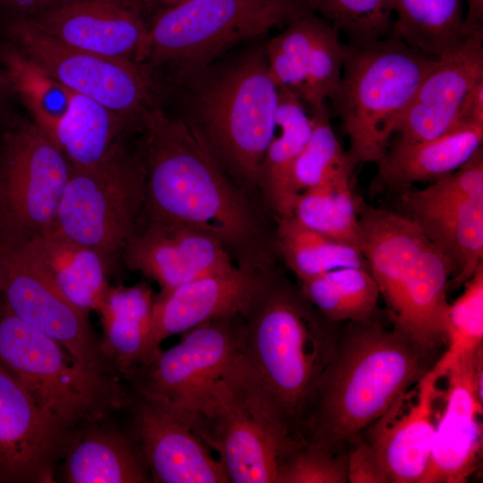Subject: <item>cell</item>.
I'll return each instance as SVG.
<instances>
[{
  "label": "cell",
  "mask_w": 483,
  "mask_h": 483,
  "mask_svg": "<svg viewBox=\"0 0 483 483\" xmlns=\"http://www.w3.org/2000/svg\"><path fill=\"white\" fill-rule=\"evenodd\" d=\"M140 131L146 173L141 217L199 229L217 240L238 267L273 270L275 242L259 213L191 128L157 106Z\"/></svg>",
  "instance_id": "obj_1"
},
{
  "label": "cell",
  "mask_w": 483,
  "mask_h": 483,
  "mask_svg": "<svg viewBox=\"0 0 483 483\" xmlns=\"http://www.w3.org/2000/svg\"><path fill=\"white\" fill-rule=\"evenodd\" d=\"M275 271L245 318L242 359L261 394L299 441L304 440L319 384L341 330Z\"/></svg>",
  "instance_id": "obj_2"
},
{
  "label": "cell",
  "mask_w": 483,
  "mask_h": 483,
  "mask_svg": "<svg viewBox=\"0 0 483 483\" xmlns=\"http://www.w3.org/2000/svg\"><path fill=\"white\" fill-rule=\"evenodd\" d=\"M436 352L375 318L347 322L319 384L304 440L347 447L431 369Z\"/></svg>",
  "instance_id": "obj_3"
},
{
  "label": "cell",
  "mask_w": 483,
  "mask_h": 483,
  "mask_svg": "<svg viewBox=\"0 0 483 483\" xmlns=\"http://www.w3.org/2000/svg\"><path fill=\"white\" fill-rule=\"evenodd\" d=\"M196 77L186 120L239 186L258 190L265 152L276 131L278 89L266 49H255L225 67Z\"/></svg>",
  "instance_id": "obj_4"
},
{
  "label": "cell",
  "mask_w": 483,
  "mask_h": 483,
  "mask_svg": "<svg viewBox=\"0 0 483 483\" xmlns=\"http://www.w3.org/2000/svg\"><path fill=\"white\" fill-rule=\"evenodd\" d=\"M436 60L393 36L366 46L348 45L331 100L348 136L347 155L353 166L383 157Z\"/></svg>",
  "instance_id": "obj_5"
},
{
  "label": "cell",
  "mask_w": 483,
  "mask_h": 483,
  "mask_svg": "<svg viewBox=\"0 0 483 483\" xmlns=\"http://www.w3.org/2000/svg\"><path fill=\"white\" fill-rule=\"evenodd\" d=\"M178 411L215 453L233 483H277L285 457L301 442L261 394L241 354L187 409Z\"/></svg>",
  "instance_id": "obj_6"
},
{
  "label": "cell",
  "mask_w": 483,
  "mask_h": 483,
  "mask_svg": "<svg viewBox=\"0 0 483 483\" xmlns=\"http://www.w3.org/2000/svg\"><path fill=\"white\" fill-rule=\"evenodd\" d=\"M0 365L66 431L73 433L130 405L121 378L96 372L19 318L0 296Z\"/></svg>",
  "instance_id": "obj_7"
},
{
  "label": "cell",
  "mask_w": 483,
  "mask_h": 483,
  "mask_svg": "<svg viewBox=\"0 0 483 483\" xmlns=\"http://www.w3.org/2000/svg\"><path fill=\"white\" fill-rule=\"evenodd\" d=\"M306 10L304 0H186L156 12L142 63L191 79L231 47L285 28Z\"/></svg>",
  "instance_id": "obj_8"
},
{
  "label": "cell",
  "mask_w": 483,
  "mask_h": 483,
  "mask_svg": "<svg viewBox=\"0 0 483 483\" xmlns=\"http://www.w3.org/2000/svg\"><path fill=\"white\" fill-rule=\"evenodd\" d=\"M140 141L123 136L98 163L72 166L54 228L100 253L113 271L136 231L145 201Z\"/></svg>",
  "instance_id": "obj_9"
},
{
  "label": "cell",
  "mask_w": 483,
  "mask_h": 483,
  "mask_svg": "<svg viewBox=\"0 0 483 483\" xmlns=\"http://www.w3.org/2000/svg\"><path fill=\"white\" fill-rule=\"evenodd\" d=\"M72 165L31 119L0 141V243L14 247L52 229Z\"/></svg>",
  "instance_id": "obj_10"
},
{
  "label": "cell",
  "mask_w": 483,
  "mask_h": 483,
  "mask_svg": "<svg viewBox=\"0 0 483 483\" xmlns=\"http://www.w3.org/2000/svg\"><path fill=\"white\" fill-rule=\"evenodd\" d=\"M0 21L11 42L72 92L94 99L139 127L157 107L156 81L144 63L68 46L21 18Z\"/></svg>",
  "instance_id": "obj_11"
},
{
  "label": "cell",
  "mask_w": 483,
  "mask_h": 483,
  "mask_svg": "<svg viewBox=\"0 0 483 483\" xmlns=\"http://www.w3.org/2000/svg\"><path fill=\"white\" fill-rule=\"evenodd\" d=\"M244 321L242 316L216 318L182 333L177 344L139 369L128 387L176 411L187 409L241 354Z\"/></svg>",
  "instance_id": "obj_12"
},
{
  "label": "cell",
  "mask_w": 483,
  "mask_h": 483,
  "mask_svg": "<svg viewBox=\"0 0 483 483\" xmlns=\"http://www.w3.org/2000/svg\"><path fill=\"white\" fill-rule=\"evenodd\" d=\"M2 249L0 296L7 307L26 324L56 341L83 366L121 378L102 355L89 313L61 292L24 246L2 244Z\"/></svg>",
  "instance_id": "obj_13"
},
{
  "label": "cell",
  "mask_w": 483,
  "mask_h": 483,
  "mask_svg": "<svg viewBox=\"0 0 483 483\" xmlns=\"http://www.w3.org/2000/svg\"><path fill=\"white\" fill-rule=\"evenodd\" d=\"M347 48L329 22L306 10L265 47L268 72L277 87L318 110L339 86Z\"/></svg>",
  "instance_id": "obj_14"
},
{
  "label": "cell",
  "mask_w": 483,
  "mask_h": 483,
  "mask_svg": "<svg viewBox=\"0 0 483 483\" xmlns=\"http://www.w3.org/2000/svg\"><path fill=\"white\" fill-rule=\"evenodd\" d=\"M72 433L0 365V483H52Z\"/></svg>",
  "instance_id": "obj_15"
},
{
  "label": "cell",
  "mask_w": 483,
  "mask_h": 483,
  "mask_svg": "<svg viewBox=\"0 0 483 483\" xmlns=\"http://www.w3.org/2000/svg\"><path fill=\"white\" fill-rule=\"evenodd\" d=\"M128 407V428L152 482L230 483L220 460L180 411L133 394Z\"/></svg>",
  "instance_id": "obj_16"
},
{
  "label": "cell",
  "mask_w": 483,
  "mask_h": 483,
  "mask_svg": "<svg viewBox=\"0 0 483 483\" xmlns=\"http://www.w3.org/2000/svg\"><path fill=\"white\" fill-rule=\"evenodd\" d=\"M445 404L436 423L429 462L419 483H464L482 449L483 348L462 356L445 374Z\"/></svg>",
  "instance_id": "obj_17"
},
{
  "label": "cell",
  "mask_w": 483,
  "mask_h": 483,
  "mask_svg": "<svg viewBox=\"0 0 483 483\" xmlns=\"http://www.w3.org/2000/svg\"><path fill=\"white\" fill-rule=\"evenodd\" d=\"M234 268L205 276L154 296L149 341L154 351L174 335H182L212 319L246 318L266 289L273 273Z\"/></svg>",
  "instance_id": "obj_18"
},
{
  "label": "cell",
  "mask_w": 483,
  "mask_h": 483,
  "mask_svg": "<svg viewBox=\"0 0 483 483\" xmlns=\"http://www.w3.org/2000/svg\"><path fill=\"white\" fill-rule=\"evenodd\" d=\"M122 263L167 290L229 271V252L214 237L190 225L142 218L127 242Z\"/></svg>",
  "instance_id": "obj_19"
},
{
  "label": "cell",
  "mask_w": 483,
  "mask_h": 483,
  "mask_svg": "<svg viewBox=\"0 0 483 483\" xmlns=\"http://www.w3.org/2000/svg\"><path fill=\"white\" fill-rule=\"evenodd\" d=\"M21 19L68 46L142 63L148 24L138 0H62Z\"/></svg>",
  "instance_id": "obj_20"
},
{
  "label": "cell",
  "mask_w": 483,
  "mask_h": 483,
  "mask_svg": "<svg viewBox=\"0 0 483 483\" xmlns=\"http://www.w3.org/2000/svg\"><path fill=\"white\" fill-rule=\"evenodd\" d=\"M483 81V32L470 35L455 50L438 58L420 82L398 123L397 140L426 141L466 125L464 107Z\"/></svg>",
  "instance_id": "obj_21"
},
{
  "label": "cell",
  "mask_w": 483,
  "mask_h": 483,
  "mask_svg": "<svg viewBox=\"0 0 483 483\" xmlns=\"http://www.w3.org/2000/svg\"><path fill=\"white\" fill-rule=\"evenodd\" d=\"M439 375L432 369L401 394L368 429L364 437L374 448L391 483H419L425 473L433 445L435 402Z\"/></svg>",
  "instance_id": "obj_22"
},
{
  "label": "cell",
  "mask_w": 483,
  "mask_h": 483,
  "mask_svg": "<svg viewBox=\"0 0 483 483\" xmlns=\"http://www.w3.org/2000/svg\"><path fill=\"white\" fill-rule=\"evenodd\" d=\"M361 249L392 319L398 312L402 285L428 242L419 225L402 213L358 200Z\"/></svg>",
  "instance_id": "obj_23"
},
{
  "label": "cell",
  "mask_w": 483,
  "mask_h": 483,
  "mask_svg": "<svg viewBox=\"0 0 483 483\" xmlns=\"http://www.w3.org/2000/svg\"><path fill=\"white\" fill-rule=\"evenodd\" d=\"M109 418L72 433L61 459L66 483H150L142 454L129 428Z\"/></svg>",
  "instance_id": "obj_24"
},
{
  "label": "cell",
  "mask_w": 483,
  "mask_h": 483,
  "mask_svg": "<svg viewBox=\"0 0 483 483\" xmlns=\"http://www.w3.org/2000/svg\"><path fill=\"white\" fill-rule=\"evenodd\" d=\"M483 126L462 125L433 140H395L376 163L371 187L402 192L415 182H435L457 170L482 147Z\"/></svg>",
  "instance_id": "obj_25"
},
{
  "label": "cell",
  "mask_w": 483,
  "mask_h": 483,
  "mask_svg": "<svg viewBox=\"0 0 483 483\" xmlns=\"http://www.w3.org/2000/svg\"><path fill=\"white\" fill-rule=\"evenodd\" d=\"M152 289L140 282L131 286H109L97 309L102 336L99 345L110 369L127 382L160 352L149 341Z\"/></svg>",
  "instance_id": "obj_26"
},
{
  "label": "cell",
  "mask_w": 483,
  "mask_h": 483,
  "mask_svg": "<svg viewBox=\"0 0 483 483\" xmlns=\"http://www.w3.org/2000/svg\"><path fill=\"white\" fill-rule=\"evenodd\" d=\"M453 272L450 258L428 240L405 278L393 326L425 347L446 344V292Z\"/></svg>",
  "instance_id": "obj_27"
},
{
  "label": "cell",
  "mask_w": 483,
  "mask_h": 483,
  "mask_svg": "<svg viewBox=\"0 0 483 483\" xmlns=\"http://www.w3.org/2000/svg\"><path fill=\"white\" fill-rule=\"evenodd\" d=\"M22 246L73 305L89 314L97 311L113 271L100 253L54 227Z\"/></svg>",
  "instance_id": "obj_28"
},
{
  "label": "cell",
  "mask_w": 483,
  "mask_h": 483,
  "mask_svg": "<svg viewBox=\"0 0 483 483\" xmlns=\"http://www.w3.org/2000/svg\"><path fill=\"white\" fill-rule=\"evenodd\" d=\"M276 128L261 162L258 190L277 219L292 216L297 193L292 184L296 161L306 145L312 120L303 103L287 88L277 87Z\"/></svg>",
  "instance_id": "obj_29"
},
{
  "label": "cell",
  "mask_w": 483,
  "mask_h": 483,
  "mask_svg": "<svg viewBox=\"0 0 483 483\" xmlns=\"http://www.w3.org/2000/svg\"><path fill=\"white\" fill-rule=\"evenodd\" d=\"M140 127L106 106L78 93L55 130L53 140L72 166L85 167L101 161L130 131Z\"/></svg>",
  "instance_id": "obj_30"
},
{
  "label": "cell",
  "mask_w": 483,
  "mask_h": 483,
  "mask_svg": "<svg viewBox=\"0 0 483 483\" xmlns=\"http://www.w3.org/2000/svg\"><path fill=\"white\" fill-rule=\"evenodd\" d=\"M391 35L422 54L438 59L459 47L463 33L464 0H390Z\"/></svg>",
  "instance_id": "obj_31"
},
{
  "label": "cell",
  "mask_w": 483,
  "mask_h": 483,
  "mask_svg": "<svg viewBox=\"0 0 483 483\" xmlns=\"http://www.w3.org/2000/svg\"><path fill=\"white\" fill-rule=\"evenodd\" d=\"M275 242L277 252L299 283L341 267L369 270L360 250L309 229L294 216L277 219Z\"/></svg>",
  "instance_id": "obj_32"
},
{
  "label": "cell",
  "mask_w": 483,
  "mask_h": 483,
  "mask_svg": "<svg viewBox=\"0 0 483 483\" xmlns=\"http://www.w3.org/2000/svg\"><path fill=\"white\" fill-rule=\"evenodd\" d=\"M417 224L450 258L453 268L452 284H464L482 264L483 196L421 218Z\"/></svg>",
  "instance_id": "obj_33"
},
{
  "label": "cell",
  "mask_w": 483,
  "mask_h": 483,
  "mask_svg": "<svg viewBox=\"0 0 483 483\" xmlns=\"http://www.w3.org/2000/svg\"><path fill=\"white\" fill-rule=\"evenodd\" d=\"M352 170L342 171L318 186L299 193L292 216L309 229L360 250L359 198L352 191Z\"/></svg>",
  "instance_id": "obj_34"
},
{
  "label": "cell",
  "mask_w": 483,
  "mask_h": 483,
  "mask_svg": "<svg viewBox=\"0 0 483 483\" xmlns=\"http://www.w3.org/2000/svg\"><path fill=\"white\" fill-rule=\"evenodd\" d=\"M302 295L328 320L363 322L374 318L380 295L370 272L341 267L299 283Z\"/></svg>",
  "instance_id": "obj_35"
},
{
  "label": "cell",
  "mask_w": 483,
  "mask_h": 483,
  "mask_svg": "<svg viewBox=\"0 0 483 483\" xmlns=\"http://www.w3.org/2000/svg\"><path fill=\"white\" fill-rule=\"evenodd\" d=\"M6 82L28 108L31 120L50 138L66 113L72 91L13 42L0 49Z\"/></svg>",
  "instance_id": "obj_36"
},
{
  "label": "cell",
  "mask_w": 483,
  "mask_h": 483,
  "mask_svg": "<svg viewBox=\"0 0 483 483\" xmlns=\"http://www.w3.org/2000/svg\"><path fill=\"white\" fill-rule=\"evenodd\" d=\"M464 285L448 308L446 351L432 366L441 378L462 356L483 345V263Z\"/></svg>",
  "instance_id": "obj_37"
},
{
  "label": "cell",
  "mask_w": 483,
  "mask_h": 483,
  "mask_svg": "<svg viewBox=\"0 0 483 483\" xmlns=\"http://www.w3.org/2000/svg\"><path fill=\"white\" fill-rule=\"evenodd\" d=\"M307 8L343 34L351 46H366L391 35L390 0H304Z\"/></svg>",
  "instance_id": "obj_38"
},
{
  "label": "cell",
  "mask_w": 483,
  "mask_h": 483,
  "mask_svg": "<svg viewBox=\"0 0 483 483\" xmlns=\"http://www.w3.org/2000/svg\"><path fill=\"white\" fill-rule=\"evenodd\" d=\"M483 196V148L454 172L419 191L401 192L404 216L414 220L434 214L471 198Z\"/></svg>",
  "instance_id": "obj_39"
},
{
  "label": "cell",
  "mask_w": 483,
  "mask_h": 483,
  "mask_svg": "<svg viewBox=\"0 0 483 483\" xmlns=\"http://www.w3.org/2000/svg\"><path fill=\"white\" fill-rule=\"evenodd\" d=\"M310 117L311 132L293 169L292 184L297 194L354 168L333 131L326 107L311 111Z\"/></svg>",
  "instance_id": "obj_40"
},
{
  "label": "cell",
  "mask_w": 483,
  "mask_h": 483,
  "mask_svg": "<svg viewBox=\"0 0 483 483\" xmlns=\"http://www.w3.org/2000/svg\"><path fill=\"white\" fill-rule=\"evenodd\" d=\"M347 449L301 441L281 465L277 483H346Z\"/></svg>",
  "instance_id": "obj_41"
},
{
  "label": "cell",
  "mask_w": 483,
  "mask_h": 483,
  "mask_svg": "<svg viewBox=\"0 0 483 483\" xmlns=\"http://www.w3.org/2000/svg\"><path fill=\"white\" fill-rule=\"evenodd\" d=\"M348 445L347 478L351 483H388L373 446L360 436Z\"/></svg>",
  "instance_id": "obj_42"
},
{
  "label": "cell",
  "mask_w": 483,
  "mask_h": 483,
  "mask_svg": "<svg viewBox=\"0 0 483 483\" xmlns=\"http://www.w3.org/2000/svg\"><path fill=\"white\" fill-rule=\"evenodd\" d=\"M62 0H0V18H31Z\"/></svg>",
  "instance_id": "obj_43"
},
{
  "label": "cell",
  "mask_w": 483,
  "mask_h": 483,
  "mask_svg": "<svg viewBox=\"0 0 483 483\" xmlns=\"http://www.w3.org/2000/svg\"><path fill=\"white\" fill-rule=\"evenodd\" d=\"M462 122L463 124L483 126V81L471 92L464 107Z\"/></svg>",
  "instance_id": "obj_44"
},
{
  "label": "cell",
  "mask_w": 483,
  "mask_h": 483,
  "mask_svg": "<svg viewBox=\"0 0 483 483\" xmlns=\"http://www.w3.org/2000/svg\"><path fill=\"white\" fill-rule=\"evenodd\" d=\"M463 33L466 37L483 32V0H464Z\"/></svg>",
  "instance_id": "obj_45"
},
{
  "label": "cell",
  "mask_w": 483,
  "mask_h": 483,
  "mask_svg": "<svg viewBox=\"0 0 483 483\" xmlns=\"http://www.w3.org/2000/svg\"><path fill=\"white\" fill-rule=\"evenodd\" d=\"M186 0H138L142 11L156 10L157 12Z\"/></svg>",
  "instance_id": "obj_46"
},
{
  "label": "cell",
  "mask_w": 483,
  "mask_h": 483,
  "mask_svg": "<svg viewBox=\"0 0 483 483\" xmlns=\"http://www.w3.org/2000/svg\"><path fill=\"white\" fill-rule=\"evenodd\" d=\"M8 86L5 77L4 75V72L0 71V101L2 97H4V90L6 89V87Z\"/></svg>",
  "instance_id": "obj_47"
},
{
  "label": "cell",
  "mask_w": 483,
  "mask_h": 483,
  "mask_svg": "<svg viewBox=\"0 0 483 483\" xmlns=\"http://www.w3.org/2000/svg\"><path fill=\"white\" fill-rule=\"evenodd\" d=\"M2 253H3V249H2V244L0 243V275H1V267H2Z\"/></svg>",
  "instance_id": "obj_48"
}]
</instances>
